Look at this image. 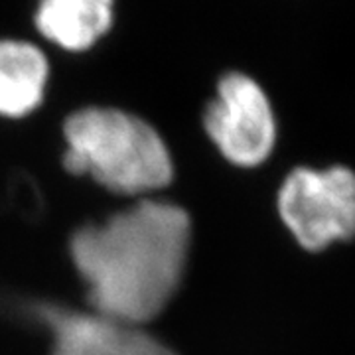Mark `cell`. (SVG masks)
I'll use <instances>...</instances> for the list:
<instances>
[{
	"instance_id": "6da1fadb",
	"label": "cell",
	"mask_w": 355,
	"mask_h": 355,
	"mask_svg": "<svg viewBox=\"0 0 355 355\" xmlns=\"http://www.w3.org/2000/svg\"><path fill=\"white\" fill-rule=\"evenodd\" d=\"M190 249V214L158 198H142L101 223H87L69 241L89 310L140 328L178 294Z\"/></svg>"
},
{
	"instance_id": "7a4b0ae2",
	"label": "cell",
	"mask_w": 355,
	"mask_h": 355,
	"mask_svg": "<svg viewBox=\"0 0 355 355\" xmlns=\"http://www.w3.org/2000/svg\"><path fill=\"white\" fill-rule=\"evenodd\" d=\"M62 166L91 176L105 190L150 198L174 180V160L156 128L116 107H83L64 121Z\"/></svg>"
},
{
	"instance_id": "277c9868",
	"label": "cell",
	"mask_w": 355,
	"mask_h": 355,
	"mask_svg": "<svg viewBox=\"0 0 355 355\" xmlns=\"http://www.w3.org/2000/svg\"><path fill=\"white\" fill-rule=\"evenodd\" d=\"M203 130L217 153L239 168L261 166L277 144V119L263 87L245 73L229 71L203 109Z\"/></svg>"
},
{
	"instance_id": "5b68a950",
	"label": "cell",
	"mask_w": 355,
	"mask_h": 355,
	"mask_svg": "<svg viewBox=\"0 0 355 355\" xmlns=\"http://www.w3.org/2000/svg\"><path fill=\"white\" fill-rule=\"evenodd\" d=\"M38 316L50 330V355H178L144 328L116 322L93 310L40 304Z\"/></svg>"
},
{
	"instance_id": "52a82bcc",
	"label": "cell",
	"mask_w": 355,
	"mask_h": 355,
	"mask_svg": "<svg viewBox=\"0 0 355 355\" xmlns=\"http://www.w3.org/2000/svg\"><path fill=\"white\" fill-rule=\"evenodd\" d=\"M114 0H40L36 28L65 51L93 48L111 30Z\"/></svg>"
},
{
	"instance_id": "3957f363",
	"label": "cell",
	"mask_w": 355,
	"mask_h": 355,
	"mask_svg": "<svg viewBox=\"0 0 355 355\" xmlns=\"http://www.w3.org/2000/svg\"><path fill=\"white\" fill-rule=\"evenodd\" d=\"M279 214L296 241L322 251L355 237V174L345 166L296 168L282 182Z\"/></svg>"
},
{
	"instance_id": "8992f818",
	"label": "cell",
	"mask_w": 355,
	"mask_h": 355,
	"mask_svg": "<svg viewBox=\"0 0 355 355\" xmlns=\"http://www.w3.org/2000/svg\"><path fill=\"white\" fill-rule=\"evenodd\" d=\"M50 77V64L38 46L0 40V116L24 119L38 109Z\"/></svg>"
}]
</instances>
